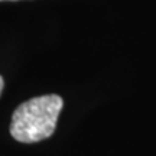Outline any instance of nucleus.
Here are the masks:
<instances>
[{
  "mask_svg": "<svg viewBox=\"0 0 156 156\" xmlns=\"http://www.w3.org/2000/svg\"><path fill=\"white\" fill-rule=\"evenodd\" d=\"M0 2H17V0H0Z\"/></svg>",
  "mask_w": 156,
  "mask_h": 156,
  "instance_id": "nucleus-3",
  "label": "nucleus"
},
{
  "mask_svg": "<svg viewBox=\"0 0 156 156\" xmlns=\"http://www.w3.org/2000/svg\"><path fill=\"white\" fill-rule=\"evenodd\" d=\"M64 107L58 94L34 97L22 103L12 114L10 134L22 143H36L51 137Z\"/></svg>",
  "mask_w": 156,
  "mask_h": 156,
  "instance_id": "nucleus-1",
  "label": "nucleus"
},
{
  "mask_svg": "<svg viewBox=\"0 0 156 156\" xmlns=\"http://www.w3.org/2000/svg\"><path fill=\"white\" fill-rule=\"evenodd\" d=\"M3 87H5V80L0 75V95H2V91H3Z\"/></svg>",
  "mask_w": 156,
  "mask_h": 156,
  "instance_id": "nucleus-2",
  "label": "nucleus"
}]
</instances>
